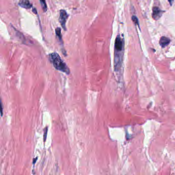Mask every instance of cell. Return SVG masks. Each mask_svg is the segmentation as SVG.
<instances>
[{"label": "cell", "instance_id": "obj_1", "mask_svg": "<svg viewBox=\"0 0 175 175\" xmlns=\"http://www.w3.org/2000/svg\"><path fill=\"white\" fill-rule=\"evenodd\" d=\"M124 51V42L120 35H118L115 40L114 53V70L119 76H121Z\"/></svg>", "mask_w": 175, "mask_h": 175}, {"label": "cell", "instance_id": "obj_2", "mask_svg": "<svg viewBox=\"0 0 175 175\" xmlns=\"http://www.w3.org/2000/svg\"><path fill=\"white\" fill-rule=\"evenodd\" d=\"M50 60L53 66L58 71H62L66 74H70L71 71L66 64L64 62L60 56L57 53H53L49 55Z\"/></svg>", "mask_w": 175, "mask_h": 175}, {"label": "cell", "instance_id": "obj_3", "mask_svg": "<svg viewBox=\"0 0 175 175\" xmlns=\"http://www.w3.org/2000/svg\"><path fill=\"white\" fill-rule=\"evenodd\" d=\"M69 15L67 14V12L65 10L62 9L60 11V18H59V21L62 27L65 31L67 30L66 27V23L67 19L68 18Z\"/></svg>", "mask_w": 175, "mask_h": 175}, {"label": "cell", "instance_id": "obj_4", "mask_svg": "<svg viewBox=\"0 0 175 175\" xmlns=\"http://www.w3.org/2000/svg\"><path fill=\"white\" fill-rule=\"evenodd\" d=\"M164 12V11L161 10L159 7L155 6L152 8V18L155 20H159L162 17Z\"/></svg>", "mask_w": 175, "mask_h": 175}, {"label": "cell", "instance_id": "obj_5", "mask_svg": "<svg viewBox=\"0 0 175 175\" xmlns=\"http://www.w3.org/2000/svg\"><path fill=\"white\" fill-rule=\"evenodd\" d=\"M19 5L27 9H30L32 7V5L30 3L29 0H21L19 2Z\"/></svg>", "mask_w": 175, "mask_h": 175}, {"label": "cell", "instance_id": "obj_6", "mask_svg": "<svg viewBox=\"0 0 175 175\" xmlns=\"http://www.w3.org/2000/svg\"><path fill=\"white\" fill-rule=\"evenodd\" d=\"M170 40L166 37H162L159 41V44L161 47L164 48L170 44Z\"/></svg>", "mask_w": 175, "mask_h": 175}, {"label": "cell", "instance_id": "obj_7", "mask_svg": "<svg viewBox=\"0 0 175 175\" xmlns=\"http://www.w3.org/2000/svg\"><path fill=\"white\" fill-rule=\"evenodd\" d=\"M56 34L58 38L59 41H60L61 44L63 46V40H62V36L61 35V29L60 27H58L56 29Z\"/></svg>", "mask_w": 175, "mask_h": 175}, {"label": "cell", "instance_id": "obj_8", "mask_svg": "<svg viewBox=\"0 0 175 175\" xmlns=\"http://www.w3.org/2000/svg\"><path fill=\"white\" fill-rule=\"evenodd\" d=\"M40 2L41 4V7L42 8L43 11L44 12H46L47 10V6L46 4L45 0H40Z\"/></svg>", "mask_w": 175, "mask_h": 175}, {"label": "cell", "instance_id": "obj_9", "mask_svg": "<svg viewBox=\"0 0 175 175\" xmlns=\"http://www.w3.org/2000/svg\"><path fill=\"white\" fill-rule=\"evenodd\" d=\"M131 19L133 20V22L135 24H137L138 25V26L139 25V21H138V19L137 17L136 16H133L132 17H131Z\"/></svg>", "mask_w": 175, "mask_h": 175}, {"label": "cell", "instance_id": "obj_10", "mask_svg": "<svg viewBox=\"0 0 175 175\" xmlns=\"http://www.w3.org/2000/svg\"><path fill=\"white\" fill-rule=\"evenodd\" d=\"M48 127H46L44 130V141L45 142L47 138V134Z\"/></svg>", "mask_w": 175, "mask_h": 175}, {"label": "cell", "instance_id": "obj_11", "mask_svg": "<svg viewBox=\"0 0 175 175\" xmlns=\"http://www.w3.org/2000/svg\"><path fill=\"white\" fill-rule=\"evenodd\" d=\"M168 1L169 2V3H170V5L172 6L173 2V0H168Z\"/></svg>", "mask_w": 175, "mask_h": 175}, {"label": "cell", "instance_id": "obj_12", "mask_svg": "<svg viewBox=\"0 0 175 175\" xmlns=\"http://www.w3.org/2000/svg\"><path fill=\"white\" fill-rule=\"evenodd\" d=\"M32 12H34L35 14H38L37 11L36 10L35 8H34V9H32Z\"/></svg>", "mask_w": 175, "mask_h": 175}, {"label": "cell", "instance_id": "obj_13", "mask_svg": "<svg viewBox=\"0 0 175 175\" xmlns=\"http://www.w3.org/2000/svg\"><path fill=\"white\" fill-rule=\"evenodd\" d=\"M38 160V158H35V159H34V161H33V164H35V162H36V161H37Z\"/></svg>", "mask_w": 175, "mask_h": 175}, {"label": "cell", "instance_id": "obj_14", "mask_svg": "<svg viewBox=\"0 0 175 175\" xmlns=\"http://www.w3.org/2000/svg\"><path fill=\"white\" fill-rule=\"evenodd\" d=\"M2 110H3V108H2V104L1 103V116H2L3 115V112H2Z\"/></svg>", "mask_w": 175, "mask_h": 175}]
</instances>
